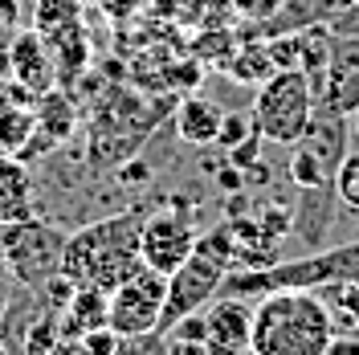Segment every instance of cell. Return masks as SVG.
<instances>
[{
  "label": "cell",
  "mask_w": 359,
  "mask_h": 355,
  "mask_svg": "<svg viewBox=\"0 0 359 355\" xmlns=\"http://www.w3.org/2000/svg\"><path fill=\"white\" fill-rule=\"evenodd\" d=\"M62 314V335H86L98 327H111V294L94 286H74Z\"/></svg>",
  "instance_id": "12"
},
{
  "label": "cell",
  "mask_w": 359,
  "mask_h": 355,
  "mask_svg": "<svg viewBox=\"0 0 359 355\" xmlns=\"http://www.w3.org/2000/svg\"><path fill=\"white\" fill-rule=\"evenodd\" d=\"M168 339V355H212L204 339H180V335H163Z\"/></svg>",
  "instance_id": "24"
},
{
  "label": "cell",
  "mask_w": 359,
  "mask_h": 355,
  "mask_svg": "<svg viewBox=\"0 0 359 355\" xmlns=\"http://www.w3.org/2000/svg\"><path fill=\"white\" fill-rule=\"evenodd\" d=\"M114 343H118V335L111 327H98L86 335H62L49 355H114Z\"/></svg>",
  "instance_id": "18"
},
{
  "label": "cell",
  "mask_w": 359,
  "mask_h": 355,
  "mask_svg": "<svg viewBox=\"0 0 359 355\" xmlns=\"http://www.w3.org/2000/svg\"><path fill=\"white\" fill-rule=\"evenodd\" d=\"M8 74H13V86H21L29 98H41L45 90H53V53H49V45L41 41V33L37 29H25L13 37L8 45Z\"/></svg>",
  "instance_id": "10"
},
{
  "label": "cell",
  "mask_w": 359,
  "mask_h": 355,
  "mask_svg": "<svg viewBox=\"0 0 359 355\" xmlns=\"http://www.w3.org/2000/svg\"><path fill=\"white\" fill-rule=\"evenodd\" d=\"M282 4H286V0H233V8H237L241 17H249V21H266V17H273Z\"/></svg>",
  "instance_id": "23"
},
{
  "label": "cell",
  "mask_w": 359,
  "mask_h": 355,
  "mask_svg": "<svg viewBox=\"0 0 359 355\" xmlns=\"http://www.w3.org/2000/svg\"><path fill=\"white\" fill-rule=\"evenodd\" d=\"M335 196H339V204H347L351 213H359V152H347L343 163L335 168Z\"/></svg>",
  "instance_id": "20"
},
{
  "label": "cell",
  "mask_w": 359,
  "mask_h": 355,
  "mask_svg": "<svg viewBox=\"0 0 359 355\" xmlns=\"http://www.w3.org/2000/svg\"><path fill=\"white\" fill-rule=\"evenodd\" d=\"M57 339H62V314L57 311L37 314L25 331V355H49L57 347Z\"/></svg>",
  "instance_id": "19"
},
{
  "label": "cell",
  "mask_w": 359,
  "mask_h": 355,
  "mask_svg": "<svg viewBox=\"0 0 359 355\" xmlns=\"http://www.w3.org/2000/svg\"><path fill=\"white\" fill-rule=\"evenodd\" d=\"M0 253L8 269L29 282V286H45L53 274H62V253H66V233L49 221L25 217V221L0 225Z\"/></svg>",
  "instance_id": "5"
},
{
  "label": "cell",
  "mask_w": 359,
  "mask_h": 355,
  "mask_svg": "<svg viewBox=\"0 0 359 355\" xmlns=\"http://www.w3.org/2000/svg\"><path fill=\"white\" fill-rule=\"evenodd\" d=\"M273 53H269V41H249L237 45L224 62V74L237 82V86H262L269 74H273Z\"/></svg>",
  "instance_id": "15"
},
{
  "label": "cell",
  "mask_w": 359,
  "mask_h": 355,
  "mask_svg": "<svg viewBox=\"0 0 359 355\" xmlns=\"http://www.w3.org/2000/svg\"><path fill=\"white\" fill-rule=\"evenodd\" d=\"M82 21V4L78 0H33V29L41 37H53L69 25Z\"/></svg>",
  "instance_id": "17"
},
{
  "label": "cell",
  "mask_w": 359,
  "mask_h": 355,
  "mask_svg": "<svg viewBox=\"0 0 359 355\" xmlns=\"http://www.w3.org/2000/svg\"><path fill=\"white\" fill-rule=\"evenodd\" d=\"M143 208H127L114 213L107 221H94L66 237V253H62V274L74 286H94L111 294L123 278H131L143 266L139 257V229H143Z\"/></svg>",
  "instance_id": "2"
},
{
  "label": "cell",
  "mask_w": 359,
  "mask_h": 355,
  "mask_svg": "<svg viewBox=\"0 0 359 355\" xmlns=\"http://www.w3.org/2000/svg\"><path fill=\"white\" fill-rule=\"evenodd\" d=\"M37 131V111L33 107H0V152L21 156Z\"/></svg>",
  "instance_id": "16"
},
{
  "label": "cell",
  "mask_w": 359,
  "mask_h": 355,
  "mask_svg": "<svg viewBox=\"0 0 359 355\" xmlns=\"http://www.w3.org/2000/svg\"><path fill=\"white\" fill-rule=\"evenodd\" d=\"M168 298V278L151 266H139L131 278H123L111 290V331L114 335H143L159 331Z\"/></svg>",
  "instance_id": "7"
},
{
  "label": "cell",
  "mask_w": 359,
  "mask_h": 355,
  "mask_svg": "<svg viewBox=\"0 0 359 355\" xmlns=\"http://www.w3.org/2000/svg\"><path fill=\"white\" fill-rule=\"evenodd\" d=\"M311 114H314V82L306 78V69H273L257 86L249 119H253V131L266 143L294 147L306 131Z\"/></svg>",
  "instance_id": "4"
},
{
  "label": "cell",
  "mask_w": 359,
  "mask_h": 355,
  "mask_svg": "<svg viewBox=\"0 0 359 355\" xmlns=\"http://www.w3.org/2000/svg\"><path fill=\"white\" fill-rule=\"evenodd\" d=\"M33 111H37V131H33L37 143H49V147L66 143V135L74 131V107L62 90H45Z\"/></svg>",
  "instance_id": "14"
},
{
  "label": "cell",
  "mask_w": 359,
  "mask_h": 355,
  "mask_svg": "<svg viewBox=\"0 0 359 355\" xmlns=\"http://www.w3.org/2000/svg\"><path fill=\"white\" fill-rule=\"evenodd\" d=\"M114 355H168V339L159 331H143V335H118Z\"/></svg>",
  "instance_id": "21"
},
{
  "label": "cell",
  "mask_w": 359,
  "mask_h": 355,
  "mask_svg": "<svg viewBox=\"0 0 359 355\" xmlns=\"http://www.w3.org/2000/svg\"><path fill=\"white\" fill-rule=\"evenodd\" d=\"M327 355H359V339H331V351Z\"/></svg>",
  "instance_id": "25"
},
{
  "label": "cell",
  "mask_w": 359,
  "mask_h": 355,
  "mask_svg": "<svg viewBox=\"0 0 359 355\" xmlns=\"http://www.w3.org/2000/svg\"><path fill=\"white\" fill-rule=\"evenodd\" d=\"M224 111L212 102V98H201V94H188L176 107V135L188 143V147H212L217 135H221Z\"/></svg>",
  "instance_id": "11"
},
{
  "label": "cell",
  "mask_w": 359,
  "mask_h": 355,
  "mask_svg": "<svg viewBox=\"0 0 359 355\" xmlns=\"http://www.w3.org/2000/svg\"><path fill=\"white\" fill-rule=\"evenodd\" d=\"M253 331V302L237 294H217L204 307V343L212 355H245Z\"/></svg>",
  "instance_id": "9"
},
{
  "label": "cell",
  "mask_w": 359,
  "mask_h": 355,
  "mask_svg": "<svg viewBox=\"0 0 359 355\" xmlns=\"http://www.w3.org/2000/svg\"><path fill=\"white\" fill-rule=\"evenodd\" d=\"M33 217V180L17 156H0V225Z\"/></svg>",
  "instance_id": "13"
},
{
  "label": "cell",
  "mask_w": 359,
  "mask_h": 355,
  "mask_svg": "<svg viewBox=\"0 0 359 355\" xmlns=\"http://www.w3.org/2000/svg\"><path fill=\"white\" fill-rule=\"evenodd\" d=\"M0 355H8V347H4V339H0Z\"/></svg>",
  "instance_id": "26"
},
{
  "label": "cell",
  "mask_w": 359,
  "mask_h": 355,
  "mask_svg": "<svg viewBox=\"0 0 359 355\" xmlns=\"http://www.w3.org/2000/svg\"><path fill=\"white\" fill-rule=\"evenodd\" d=\"M314 102L339 114H359V33L351 37L331 33V53L314 82Z\"/></svg>",
  "instance_id": "8"
},
{
  "label": "cell",
  "mask_w": 359,
  "mask_h": 355,
  "mask_svg": "<svg viewBox=\"0 0 359 355\" xmlns=\"http://www.w3.org/2000/svg\"><path fill=\"white\" fill-rule=\"evenodd\" d=\"M233 262H237V241H233V225L229 221H221L212 233L196 237L192 257L168 278V298H163L159 335H168L184 314L204 311V307L221 294V282L233 274Z\"/></svg>",
  "instance_id": "3"
},
{
  "label": "cell",
  "mask_w": 359,
  "mask_h": 355,
  "mask_svg": "<svg viewBox=\"0 0 359 355\" xmlns=\"http://www.w3.org/2000/svg\"><path fill=\"white\" fill-rule=\"evenodd\" d=\"M249 135H253V119H245V114H237V111H224L221 135H217V147L233 152V147H241V143H245Z\"/></svg>",
  "instance_id": "22"
},
{
  "label": "cell",
  "mask_w": 359,
  "mask_h": 355,
  "mask_svg": "<svg viewBox=\"0 0 359 355\" xmlns=\"http://www.w3.org/2000/svg\"><path fill=\"white\" fill-rule=\"evenodd\" d=\"M335 314L314 290H269L253 302L249 355H327Z\"/></svg>",
  "instance_id": "1"
},
{
  "label": "cell",
  "mask_w": 359,
  "mask_h": 355,
  "mask_svg": "<svg viewBox=\"0 0 359 355\" xmlns=\"http://www.w3.org/2000/svg\"><path fill=\"white\" fill-rule=\"evenodd\" d=\"M196 225L188 213H180L176 204L159 208V213H147L143 217V229H139V257L143 266H151L156 274L172 278L196 249Z\"/></svg>",
  "instance_id": "6"
}]
</instances>
